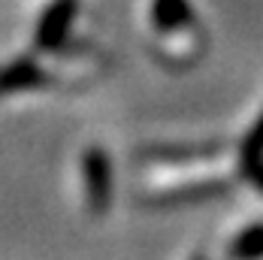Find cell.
I'll return each instance as SVG.
<instances>
[{
	"instance_id": "cell-4",
	"label": "cell",
	"mask_w": 263,
	"mask_h": 260,
	"mask_svg": "<svg viewBox=\"0 0 263 260\" xmlns=\"http://www.w3.org/2000/svg\"><path fill=\"white\" fill-rule=\"evenodd\" d=\"M46 82V73L36 61L22 58V61H12L6 67H0V94H15V91H27V88H36Z\"/></svg>"
},
{
	"instance_id": "cell-6",
	"label": "cell",
	"mask_w": 263,
	"mask_h": 260,
	"mask_svg": "<svg viewBox=\"0 0 263 260\" xmlns=\"http://www.w3.org/2000/svg\"><path fill=\"white\" fill-rule=\"evenodd\" d=\"M263 157V115L248 127V133L242 136V145H239V163L245 160H260Z\"/></svg>"
},
{
	"instance_id": "cell-8",
	"label": "cell",
	"mask_w": 263,
	"mask_h": 260,
	"mask_svg": "<svg viewBox=\"0 0 263 260\" xmlns=\"http://www.w3.org/2000/svg\"><path fill=\"white\" fill-rule=\"evenodd\" d=\"M191 260H206V257H200V254H197V257H191Z\"/></svg>"
},
{
	"instance_id": "cell-7",
	"label": "cell",
	"mask_w": 263,
	"mask_h": 260,
	"mask_svg": "<svg viewBox=\"0 0 263 260\" xmlns=\"http://www.w3.org/2000/svg\"><path fill=\"white\" fill-rule=\"evenodd\" d=\"M239 166H242V179L251 184L254 191L263 194V157L260 160H245V163H239Z\"/></svg>"
},
{
	"instance_id": "cell-2",
	"label": "cell",
	"mask_w": 263,
	"mask_h": 260,
	"mask_svg": "<svg viewBox=\"0 0 263 260\" xmlns=\"http://www.w3.org/2000/svg\"><path fill=\"white\" fill-rule=\"evenodd\" d=\"M76 9L79 3L76 0H54L52 6L43 12L40 25H36V46L46 49V52H54L67 43L70 36V27H73V18H76Z\"/></svg>"
},
{
	"instance_id": "cell-1",
	"label": "cell",
	"mask_w": 263,
	"mask_h": 260,
	"mask_svg": "<svg viewBox=\"0 0 263 260\" xmlns=\"http://www.w3.org/2000/svg\"><path fill=\"white\" fill-rule=\"evenodd\" d=\"M82 182H85V200L91 212L103 215L115 197V173H112V160L103 148L94 145L82 155Z\"/></svg>"
},
{
	"instance_id": "cell-5",
	"label": "cell",
	"mask_w": 263,
	"mask_h": 260,
	"mask_svg": "<svg viewBox=\"0 0 263 260\" xmlns=\"http://www.w3.org/2000/svg\"><path fill=\"white\" fill-rule=\"evenodd\" d=\"M227 257L230 260H263V221L248 224L245 230H239L236 239L227 245Z\"/></svg>"
},
{
	"instance_id": "cell-3",
	"label": "cell",
	"mask_w": 263,
	"mask_h": 260,
	"mask_svg": "<svg viewBox=\"0 0 263 260\" xmlns=\"http://www.w3.org/2000/svg\"><path fill=\"white\" fill-rule=\"evenodd\" d=\"M152 25L160 33H176L194 25V6L191 0H152Z\"/></svg>"
}]
</instances>
